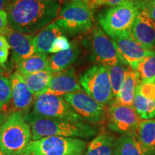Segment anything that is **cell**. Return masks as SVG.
<instances>
[{
  "label": "cell",
  "mask_w": 155,
  "mask_h": 155,
  "mask_svg": "<svg viewBox=\"0 0 155 155\" xmlns=\"http://www.w3.org/2000/svg\"><path fill=\"white\" fill-rule=\"evenodd\" d=\"M5 11L12 30L32 34L56 19L60 3L58 0H10Z\"/></svg>",
  "instance_id": "cell-1"
},
{
  "label": "cell",
  "mask_w": 155,
  "mask_h": 155,
  "mask_svg": "<svg viewBox=\"0 0 155 155\" xmlns=\"http://www.w3.org/2000/svg\"><path fill=\"white\" fill-rule=\"evenodd\" d=\"M30 124L32 140L49 137L91 138L100 133L98 128L86 122H75L38 115L32 112L25 114Z\"/></svg>",
  "instance_id": "cell-2"
},
{
  "label": "cell",
  "mask_w": 155,
  "mask_h": 155,
  "mask_svg": "<svg viewBox=\"0 0 155 155\" xmlns=\"http://www.w3.org/2000/svg\"><path fill=\"white\" fill-rule=\"evenodd\" d=\"M32 141L31 127L22 111L9 115L0 127V151L7 155H22Z\"/></svg>",
  "instance_id": "cell-3"
},
{
  "label": "cell",
  "mask_w": 155,
  "mask_h": 155,
  "mask_svg": "<svg viewBox=\"0 0 155 155\" xmlns=\"http://www.w3.org/2000/svg\"><path fill=\"white\" fill-rule=\"evenodd\" d=\"M139 6L140 0H129L111 7L98 14V23L111 39L131 34Z\"/></svg>",
  "instance_id": "cell-4"
},
{
  "label": "cell",
  "mask_w": 155,
  "mask_h": 155,
  "mask_svg": "<svg viewBox=\"0 0 155 155\" xmlns=\"http://www.w3.org/2000/svg\"><path fill=\"white\" fill-rule=\"evenodd\" d=\"M87 147L81 139L49 137L32 140L22 155H84Z\"/></svg>",
  "instance_id": "cell-5"
},
{
  "label": "cell",
  "mask_w": 155,
  "mask_h": 155,
  "mask_svg": "<svg viewBox=\"0 0 155 155\" xmlns=\"http://www.w3.org/2000/svg\"><path fill=\"white\" fill-rule=\"evenodd\" d=\"M91 11L83 2H67L59 11L55 23L63 32L71 35L87 32L94 25Z\"/></svg>",
  "instance_id": "cell-6"
},
{
  "label": "cell",
  "mask_w": 155,
  "mask_h": 155,
  "mask_svg": "<svg viewBox=\"0 0 155 155\" xmlns=\"http://www.w3.org/2000/svg\"><path fill=\"white\" fill-rule=\"evenodd\" d=\"M84 91L104 106L110 105L114 100L108 68L96 64L79 78Z\"/></svg>",
  "instance_id": "cell-7"
},
{
  "label": "cell",
  "mask_w": 155,
  "mask_h": 155,
  "mask_svg": "<svg viewBox=\"0 0 155 155\" xmlns=\"http://www.w3.org/2000/svg\"><path fill=\"white\" fill-rule=\"evenodd\" d=\"M62 98L86 123L95 126L107 120L108 110L106 106L96 101L82 90L65 94Z\"/></svg>",
  "instance_id": "cell-8"
},
{
  "label": "cell",
  "mask_w": 155,
  "mask_h": 155,
  "mask_svg": "<svg viewBox=\"0 0 155 155\" xmlns=\"http://www.w3.org/2000/svg\"><path fill=\"white\" fill-rule=\"evenodd\" d=\"M32 113L54 119L86 122L61 96L52 94L35 96Z\"/></svg>",
  "instance_id": "cell-9"
},
{
  "label": "cell",
  "mask_w": 155,
  "mask_h": 155,
  "mask_svg": "<svg viewBox=\"0 0 155 155\" xmlns=\"http://www.w3.org/2000/svg\"><path fill=\"white\" fill-rule=\"evenodd\" d=\"M140 118L131 106L111 103L108 108L107 127L121 136L137 137Z\"/></svg>",
  "instance_id": "cell-10"
},
{
  "label": "cell",
  "mask_w": 155,
  "mask_h": 155,
  "mask_svg": "<svg viewBox=\"0 0 155 155\" xmlns=\"http://www.w3.org/2000/svg\"><path fill=\"white\" fill-rule=\"evenodd\" d=\"M91 58L97 64L111 67L122 63L113 40L98 26L92 29Z\"/></svg>",
  "instance_id": "cell-11"
},
{
  "label": "cell",
  "mask_w": 155,
  "mask_h": 155,
  "mask_svg": "<svg viewBox=\"0 0 155 155\" xmlns=\"http://www.w3.org/2000/svg\"><path fill=\"white\" fill-rule=\"evenodd\" d=\"M112 40L122 63L131 68L155 51L143 47L134 39L131 33Z\"/></svg>",
  "instance_id": "cell-12"
},
{
  "label": "cell",
  "mask_w": 155,
  "mask_h": 155,
  "mask_svg": "<svg viewBox=\"0 0 155 155\" xmlns=\"http://www.w3.org/2000/svg\"><path fill=\"white\" fill-rule=\"evenodd\" d=\"M134 39L147 49L152 50L155 46V22L151 18L140 0L139 12L131 29Z\"/></svg>",
  "instance_id": "cell-13"
},
{
  "label": "cell",
  "mask_w": 155,
  "mask_h": 155,
  "mask_svg": "<svg viewBox=\"0 0 155 155\" xmlns=\"http://www.w3.org/2000/svg\"><path fill=\"white\" fill-rule=\"evenodd\" d=\"M9 79L12 86V113L22 111L25 114H28L35 96L28 88L23 75L19 72H15Z\"/></svg>",
  "instance_id": "cell-14"
},
{
  "label": "cell",
  "mask_w": 155,
  "mask_h": 155,
  "mask_svg": "<svg viewBox=\"0 0 155 155\" xmlns=\"http://www.w3.org/2000/svg\"><path fill=\"white\" fill-rule=\"evenodd\" d=\"M12 50L13 61L15 63L31 57L36 53L35 45V35L25 34L9 28L5 34Z\"/></svg>",
  "instance_id": "cell-15"
},
{
  "label": "cell",
  "mask_w": 155,
  "mask_h": 155,
  "mask_svg": "<svg viewBox=\"0 0 155 155\" xmlns=\"http://www.w3.org/2000/svg\"><path fill=\"white\" fill-rule=\"evenodd\" d=\"M82 90L75 74L74 68L71 67L65 71L52 75L49 87L46 94L63 96L64 95Z\"/></svg>",
  "instance_id": "cell-16"
},
{
  "label": "cell",
  "mask_w": 155,
  "mask_h": 155,
  "mask_svg": "<svg viewBox=\"0 0 155 155\" xmlns=\"http://www.w3.org/2000/svg\"><path fill=\"white\" fill-rule=\"evenodd\" d=\"M80 53L81 48L78 42H71V47L68 49L48 57V71L53 74L69 68L75 63Z\"/></svg>",
  "instance_id": "cell-17"
},
{
  "label": "cell",
  "mask_w": 155,
  "mask_h": 155,
  "mask_svg": "<svg viewBox=\"0 0 155 155\" xmlns=\"http://www.w3.org/2000/svg\"><path fill=\"white\" fill-rule=\"evenodd\" d=\"M139 82V73L130 67L121 91L111 103L133 107L136 91Z\"/></svg>",
  "instance_id": "cell-18"
},
{
  "label": "cell",
  "mask_w": 155,
  "mask_h": 155,
  "mask_svg": "<svg viewBox=\"0 0 155 155\" xmlns=\"http://www.w3.org/2000/svg\"><path fill=\"white\" fill-rule=\"evenodd\" d=\"M113 155H155L147 149L137 137L120 136L116 139Z\"/></svg>",
  "instance_id": "cell-19"
},
{
  "label": "cell",
  "mask_w": 155,
  "mask_h": 155,
  "mask_svg": "<svg viewBox=\"0 0 155 155\" xmlns=\"http://www.w3.org/2000/svg\"><path fill=\"white\" fill-rule=\"evenodd\" d=\"M64 35V32L55 23H51L35 36L34 42L37 53H50L52 46L58 37Z\"/></svg>",
  "instance_id": "cell-20"
},
{
  "label": "cell",
  "mask_w": 155,
  "mask_h": 155,
  "mask_svg": "<svg viewBox=\"0 0 155 155\" xmlns=\"http://www.w3.org/2000/svg\"><path fill=\"white\" fill-rule=\"evenodd\" d=\"M116 137L108 131H102L91 141L84 155H113Z\"/></svg>",
  "instance_id": "cell-21"
},
{
  "label": "cell",
  "mask_w": 155,
  "mask_h": 155,
  "mask_svg": "<svg viewBox=\"0 0 155 155\" xmlns=\"http://www.w3.org/2000/svg\"><path fill=\"white\" fill-rule=\"evenodd\" d=\"M17 72L28 75L48 70V56L47 54L35 53L27 59L16 63Z\"/></svg>",
  "instance_id": "cell-22"
},
{
  "label": "cell",
  "mask_w": 155,
  "mask_h": 155,
  "mask_svg": "<svg viewBox=\"0 0 155 155\" xmlns=\"http://www.w3.org/2000/svg\"><path fill=\"white\" fill-rule=\"evenodd\" d=\"M53 73L47 71L24 75V79L35 96L47 93Z\"/></svg>",
  "instance_id": "cell-23"
},
{
  "label": "cell",
  "mask_w": 155,
  "mask_h": 155,
  "mask_svg": "<svg viewBox=\"0 0 155 155\" xmlns=\"http://www.w3.org/2000/svg\"><path fill=\"white\" fill-rule=\"evenodd\" d=\"M137 137L147 149L155 153V120L141 121Z\"/></svg>",
  "instance_id": "cell-24"
},
{
  "label": "cell",
  "mask_w": 155,
  "mask_h": 155,
  "mask_svg": "<svg viewBox=\"0 0 155 155\" xmlns=\"http://www.w3.org/2000/svg\"><path fill=\"white\" fill-rule=\"evenodd\" d=\"M131 68L139 73L141 82L149 83L155 81V51L139 63L135 64Z\"/></svg>",
  "instance_id": "cell-25"
},
{
  "label": "cell",
  "mask_w": 155,
  "mask_h": 155,
  "mask_svg": "<svg viewBox=\"0 0 155 155\" xmlns=\"http://www.w3.org/2000/svg\"><path fill=\"white\" fill-rule=\"evenodd\" d=\"M126 64L120 63L114 66L108 67L110 81H111L112 94L114 98L119 94L127 78L129 67H126Z\"/></svg>",
  "instance_id": "cell-26"
},
{
  "label": "cell",
  "mask_w": 155,
  "mask_h": 155,
  "mask_svg": "<svg viewBox=\"0 0 155 155\" xmlns=\"http://www.w3.org/2000/svg\"><path fill=\"white\" fill-rule=\"evenodd\" d=\"M133 108L140 119H150L155 116V100L149 99L136 91Z\"/></svg>",
  "instance_id": "cell-27"
},
{
  "label": "cell",
  "mask_w": 155,
  "mask_h": 155,
  "mask_svg": "<svg viewBox=\"0 0 155 155\" xmlns=\"http://www.w3.org/2000/svg\"><path fill=\"white\" fill-rule=\"evenodd\" d=\"M12 100V86L10 79L2 75L0 76V102L7 106Z\"/></svg>",
  "instance_id": "cell-28"
},
{
  "label": "cell",
  "mask_w": 155,
  "mask_h": 155,
  "mask_svg": "<svg viewBox=\"0 0 155 155\" xmlns=\"http://www.w3.org/2000/svg\"><path fill=\"white\" fill-rule=\"evenodd\" d=\"M136 91L140 94L141 96H144L145 98L155 100V81L144 83L140 81Z\"/></svg>",
  "instance_id": "cell-29"
},
{
  "label": "cell",
  "mask_w": 155,
  "mask_h": 155,
  "mask_svg": "<svg viewBox=\"0 0 155 155\" xmlns=\"http://www.w3.org/2000/svg\"><path fill=\"white\" fill-rule=\"evenodd\" d=\"M129 0H89L88 5L91 10L103 7V6H108V7H114L120 4L125 2Z\"/></svg>",
  "instance_id": "cell-30"
},
{
  "label": "cell",
  "mask_w": 155,
  "mask_h": 155,
  "mask_svg": "<svg viewBox=\"0 0 155 155\" xmlns=\"http://www.w3.org/2000/svg\"><path fill=\"white\" fill-rule=\"evenodd\" d=\"M71 47V42L65 35L58 37L52 46L50 53H57L58 52L67 50Z\"/></svg>",
  "instance_id": "cell-31"
},
{
  "label": "cell",
  "mask_w": 155,
  "mask_h": 155,
  "mask_svg": "<svg viewBox=\"0 0 155 155\" xmlns=\"http://www.w3.org/2000/svg\"><path fill=\"white\" fill-rule=\"evenodd\" d=\"M9 28L7 12L5 10L0 11V34L5 35Z\"/></svg>",
  "instance_id": "cell-32"
},
{
  "label": "cell",
  "mask_w": 155,
  "mask_h": 155,
  "mask_svg": "<svg viewBox=\"0 0 155 155\" xmlns=\"http://www.w3.org/2000/svg\"><path fill=\"white\" fill-rule=\"evenodd\" d=\"M143 5L151 18L155 22V0H143Z\"/></svg>",
  "instance_id": "cell-33"
},
{
  "label": "cell",
  "mask_w": 155,
  "mask_h": 155,
  "mask_svg": "<svg viewBox=\"0 0 155 155\" xmlns=\"http://www.w3.org/2000/svg\"><path fill=\"white\" fill-rule=\"evenodd\" d=\"M9 49H0V65L5 67L9 57Z\"/></svg>",
  "instance_id": "cell-34"
},
{
  "label": "cell",
  "mask_w": 155,
  "mask_h": 155,
  "mask_svg": "<svg viewBox=\"0 0 155 155\" xmlns=\"http://www.w3.org/2000/svg\"><path fill=\"white\" fill-rule=\"evenodd\" d=\"M0 49H11L8 40L2 35H0Z\"/></svg>",
  "instance_id": "cell-35"
},
{
  "label": "cell",
  "mask_w": 155,
  "mask_h": 155,
  "mask_svg": "<svg viewBox=\"0 0 155 155\" xmlns=\"http://www.w3.org/2000/svg\"><path fill=\"white\" fill-rule=\"evenodd\" d=\"M9 112H7L3 109L0 110V127L3 124L4 122L6 121V119H7L9 115Z\"/></svg>",
  "instance_id": "cell-36"
},
{
  "label": "cell",
  "mask_w": 155,
  "mask_h": 155,
  "mask_svg": "<svg viewBox=\"0 0 155 155\" xmlns=\"http://www.w3.org/2000/svg\"><path fill=\"white\" fill-rule=\"evenodd\" d=\"M10 0H0V11L5 10L7 8V5Z\"/></svg>",
  "instance_id": "cell-37"
},
{
  "label": "cell",
  "mask_w": 155,
  "mask_h": 155,
  "mask_svg": "<svg viewBox=\"0 0 155 155\" xmlns=\"http://www.w3.org/2000/svg\"><path fill=\"white\" fill-rule=\"evenodd\" d=\"M71 1H75V2H83L86 5H88L89 0H71Z\"/></svg>",
  "instance_id": "cell-38"
},
{
  "label": "cell",
  "mask_w": 155,
  "mask_h": 155,
  "mask_svg": "<svg viewBox=\"0 0 155 155\" xmlns=\"http://www.w3.org/2000/svg\"><path fill=\"white\" fill-rule=\"evenodd\" d=\"M3 74H4V70L2 68V67L0 65V76L3 75Z\"/></svg>",
  "instance_id": "cell-39"
},
{
  "label": "cell",
  "mask_w": 155,
  "mask_h": 155,
  "mask_svg": "<svg viewBox=\"0 0 155 155\" xmlns=\"http://www.w3.org/2000/svg\"><path fill=\"white\" fill-rule=\"evenodd\" d=\"M4 107H5V105H4V104H2V103L0 102V110L3 109V108H4Z\"/></svg>",
  "instance_id": "cell-40"
},
{
  "label": "cell",
  "mask_w": 155,
  "mask_h": 155,
  "mask_svg": "<svg viewBox=\"0 0 155 155\" xmlns=\"http://www.w3.org/2000/svg\"><path fill=\"white\" fill-rule=\"evenodd\" d=\"M0 155H7V154H5V153H3L2 152H1V151H0Z\"/></svg>",
  "instance_id": "cell-41"
}]
</instances>
